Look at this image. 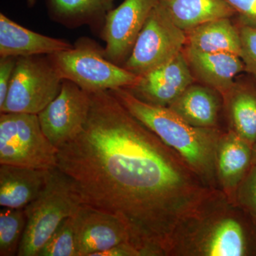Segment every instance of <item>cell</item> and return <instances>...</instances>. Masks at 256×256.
Wrapping results in <instances>:
<instances>
[{
    "label": "cell",
    "mask_w": 256,
    "mask_h": 256,
    "mask_svg": "<svg viewBox=\"0 0 256 256\" xmlns=\"http://www.w3.org/2000/svg\"><path fill=\"white\" fill-rule=\"evenodd\" d=\"M0 164L52 170L58 166V148L42 130L38 114H0Z\"/></svg>",
    "instance_id": "8992f818"
},
{
    "label": "cell",
    "mask_w": 256,
    "mask_h": 256,
    "mask_svg": "<svg viewBox=\"0 0 256 256\" xmlns=\"http://www.w3.org/2000/svg\"><path fill=\"white\" fill-rule=\"evenodd\" d=\"M252 146L230 130L218 140L216 171L218 190L234 203L236 192L252 166Z\"/></svg>",
    "instance_id": "4fadbf2b"
},
{
    "label": "cell",
    "mask_w": 256,
    "mask_h": 256,
    "mask_svg": "<svg viewBox=\"0 0 256 256\" xmlns=\"http://www.w3.org/2000/svg\"><path fill=\"white\" fill-rule=\"evenodd\" d=\"M185 44V32L172 21L158 2L122 66L142 76L173 60L182 52Z\"/></svg>",
    "instance_id": "ba28073f"
},
{
    "label": "cell",
    "mask_w": 256,
    "mask_h": 256,
    "mask_svg": "<svg viewBox=\"0 0 256 256\" xmlns=\"http://www.w3.org/2000/svg\"><path fill=\"white\" fill-rule=\"evenodd\" d=\"M63 80L48 55L18 57L0 114H38L60 94Z\"/></svg>",
    "instance_id": "52a82bcc"
},
{
    "label": "cell",
    "mask_w": 256,
    "mask_h": 256,
    "mask_svg": "<svg viewBox=\"0 0 256 256\" xmlns=\"http://www.w3.org/2000/svg\"><path fill=\"white\" fill-rule=\"evenodd\" d=\"M252 164H256V142L252 146Z\"/></svg>",
    "instance_id": "f1b7e54d"
},
{
    "label": "cell",
    "mask_w": 256,
    "mask_h": 256,
    "mask_svg": "<svg viewBox=\"0 0 256 256\" xmlns=\"http://www.w3.org/2000/svg\"><path fill=\"white\" fill-rule=\"evenodd\" d=\"M78 256H94L129 242L127 230L116 216L82 204L73 215Z\"/></svg>",
    "instance_id": "8fae6325"
},
{
    "label": "cell",
    "mask_w": 256,
    "mask_h": 256,
    "mask_svg": "<svg viewBox=\"0 0 256 256\" xmlns=\"http://www.w3.org/2000/svg\"><path fill=\"white\" fill-rule=\"evenodd\" d=\"M222 95L227 130L254 146L256 142V92L235 82Z\"/></svg>",
    "instance_id": "ffe728a7"
},
{
    "label": "cell",
    "mask_w": 256,
    "mask_h": 256,
    "mask_svg": "<svg viewBox=\"0 0 256 256\" xmlns=\"http://www.w3.org/2000/svg\"><path fill=\"white\" fill-rule=\"evenodd\" d=\"M48 56L63 80L88 92L129 88L140 77L111 62L104 48L86 37L79 38L72 48Z\"/></svg>",
    "instance_id": "5b68a950"
},
{
    "label": "cell",
    "mask_w": 256,
    "mask_h": 256,
    "mask_svg": "<svg viewBox=\"0 0 256 256\" xmlns=\"http://www.w3.org/2000/svg\"><path fill=\"white\" fill-rule=\"evenodd\" d=\"M110 92L133 116L178 152L207 186L218 190L216 156L223 130L192 126L169 108L148 104L124 88Z\"/></svg>",
    "instance_id": "3957f363"
},
{
    "label": "cell",
    "mask_w": 256,
    "mask_h": 256,
    "mask_svg": "<svg viewBox=\"0 0 256 256\" xmlns=\"http://www.w3.org/2000/svg\"><path fill=\"white\" fill-rule=\"evenodd\" d=\"M168 108L194 127L220 128L223 97L207 86L194 82Z\"/></svg>",
    "instance_id": "2e32d148"
},
{
    "label": "cell",
    "mask_w": 256,
    "mask_h": 256,
    "mask_svg": "<svg viewBox=\"0 0 256 256\" xmlns=\"http://www.w3.org/2000/svg\"><path fill=\"white\" fill-rule=\"evenodd\" d=\"M82 204L70 178L58 168L52 170L40 196L24 208L26 224L18 256H38L60 223Z\"/></svg>",
    "instance_id": "277c9868"
},
{
    "label": "cell",
    "mask_w": 256,
    "mask_h": 256,
    "mask_svg": "<svg viewBox=\"0 0 256 256\" xmlns=\"http://www.w3.org/2000/svg\"><path fill=\"white\" fill-rule=\"evenodd\" d=\"M230 18L212 20L185 32L184 47L203 53H228L240 57V34Z\"/></svg>",
    "instance_id": "d6986e66"
},
{
    "label": "cell",
    "mask_w": 256,
    "mask_h": 256,
    "mask_svg": "<svg viewBox=\"0 0 256 256\" xmlns=\"http://www.w3.org/2000/svg\"><path fill=\"white\" fill-rule=\"evenodd\" d=\"M26 1H28V6H34L35 2H36V0H26Z\"/></svg>",
    "instance_id": "f546056e"
},
{
    "label": "cell",
    "mask_w": 256,
    "mask_h": 256,
    "mask_svg": "<svg viewBox=\"0 0 256 256\" xmlns=\"http://www.w3.org/2000/svg\"><path fill=\"white\" fill-rule=\"evenodd\" d=\"M234 203L246 213L256 224V164H252L239 185Z\"/></svg>",
    "instance_id": "cb8c5ba5"
},
{
    "label": "cell",
    "mask_w": 256,
    "mask_h": 256,
    "mask_svg": "<svg viewBox=\"0 0 256 256\" xmlns=\"http://www.w3.org/2000/svg\"><path fill=\"white\" fill-rule=\"evenodd\" d=\"M194 82L182 50L168 63L140 77L136 85L127 89L148 104L169 107Z\"/></svg>",
    "instance_id": "7c38bea8"
},
{
    "label": "cell",
    "mask_w": 256,
    "mask_h": 256,
    "mask_svg": "<svg viewBox=\"0 0 256 256\" xmlns=\"http://www.w3.org/2000/svg\"><path fill=\"white\" fill-rule=\"evenodd\" d=\"M16 60V57H0V108L6 100Z\"/></svg>",
    "instance_id": "484cf974"
},
{
    "label": "cell",
    "mask_w": 256,
    "mask_h": 256,
    "mask_svg": "<svg viewBox=\"0 0 256 256\" xmlns=\"http://www.w3.org/2000/svg\"><path fill=\"white\" fill-rule=\"evenodd\" d=\"M225 1L235 10L240 24L256 26V0Z\"/></svg>",
    "instance_id": "4316f807"
},
{
    "label": "cell",
    "mask_w": 256,
    "mask_h": 256,
    "mask_svg": "<svg viewBox=\"0 0 256 256\" xmlns=\"http://www.w3.org/2000/svg\"><path fill=\"white\" fill-rule=\"evenodd\" d=\"M158 0H124L108 13L101 28L106 56L118 65L128 60Z\"/></svg>",
    "instance_id": "30bf717a"
},
{
    "label": "cell",
    "mask_w": 256,
    "mask_h": 256,
    "mask_svg": "<svg viewBox=\"0 0 256 256\" xmlns=\"http://www.w3.org/2000/svg\"><path fill=\"white\" fill-rule=\"evenodd\" d=\"M90 94L86 122L58 148L57 168L82 204L122 224L141 256H169L175 234L218 190L110 90Z\"/></svg>",
    "instance_id": "6da1fadb"
},
{
    "label": "cell",
    "mask_w": 256,
    "mask_h": 256,
    "mask_svg": "<svg viewBox=\"0 0 256 256\" xmlns=\"http://www.w3.org/2000/svg\"><path fill=\"white\" fill-rule=\"evenodd\" d=\"M256 224L220 191L175 234L169 256H246L255 252Z\"/></svg>",
    "instance_id": "7a4b0ae2"
},
{
    "label": "cell",
    "mask_w": 256,
    "mask_h": 256,
    "mask_svg": "<svg viewBox=\"0 0 256 256\" xmlns=\"http://www.w3.org/2000/svg\"><path fill=\"white\" fill-rule=\"evenodd\" d=\"M172 21L185 32L223 18H232L235 10L225 0H158Z\"/></svg>",
    "instance_id": "ac0fdd59"
},
{
    "label": "cell",
    "mask_w": 256,
    "mask_h": 256,
    "mask_svg": "<svg viewBox=\"0 0 256 256\" xmlns=\"http://www.w3.org/2000/svg\"><path fill=\"white\" fill-rule=\"evenodd\" d=\"M73 46L68 41L37 33L0 14V57L50 55Z\"/></svg>",
    "instance_id": "5bb4252c"
},
{
    "label": "cell",
    "mask_w": 256,
    "mask_h": 256,
    "mask_svg": "<svg viewBox=\"0 0 256 256\" xmlns=\"http://www.w3.org/2000/svg\"><path fill=\"white\" fill-rule=\"evenodd\" d=\"M26 224L24 208L1 207L0 210V256H18Z\"/></svg>",
    "instance_id": "7402d4cb"
},
{
    "label": "cell",
    "mask_w": 256,
    "mask_h": 256,
    "mask_svg": "<svg viewBox=\"0 0 256 256\" xmlns=\"http://www.w3.org/2000/svg\"><path fill=\"white\" fill-rule=\"evenodd\" d=\"M90 92L64 80L60 94L38 114L45 136L56 148L73 140L84 129L88 118Z\"/></svg>",
    "instance_id": "9c48e42d"
},
{
    "label": "cell",
    "mask_w": 256,
    "mask_h": 256,
    "mask_svg": "<svg viewBox=\"0 0 256 256\" xmlns=\"http://www.w3.org/2000/svg\"><path fill=\"white\" fill-rule=\"evenodd\" d=\"M50 171L0 164V206L24 208L43 191Z\"/></svg>",
    "instance_id": "e0dca14e"
},
{
    "label": "cell",
    "mask_w": 256,
    "mask_h": 256,
    "mask_svg": "<svg viewBox=\"0 0 256 256\" xmlns=\"http://www.w3.org/2000/svg\"><path fill=\"white\" fill-rule=\"evenodd\" d=\"M116 0H47L52 20L66 28H102Z\"/></svg>",
    "instance_id": "44dd1931"
},
{
    "label": "cell",
    "mask_w": 256,
    "mask_h": 256,
    "mask_svg": "<svg viewBox=\"0 0 256 256\" xmlns=\"http://www.w3.org/2000/svg\"><path fill=\"white\" fill-rule=\"evenodd\" d=\"M38 256H78L73 216L60 223Z\"/></svg>",
    "instance_id": "603a6c76"
},
{
    "label": "cell",
    "mask_w": 256,
    "mask_h": 256,
    "mask_svg": "<svg viewBox=\"0 0 256 256\" xmlns=\"http://www.w3.org/2000/svg\"><path fill=\"white\" fill-rule=\"evenodd\" d=\"M240 37V58L246 70L256 78V26L242 24L238 26Z\"/></svg>",
    "instance_id": "d4e9b609"
},
{
    "label": "cell",
    "mask_w": 256,
    "mask_h": 256,
    "mask_svg": "<svg viewBox=\"0 0 256 256\" xmlns=\"http://www.w3.org/2000/svg\"><path fill=\"white\" fill-rule=\"evenodd\" d=\"M94 256H141V254L132 244L124 242L108 250L97 252Z\"/></svg>",
    "instance_id": "83f0119b"
},
{
    "label": "cell",
    "mask_w": 256,
    "mask_h": 256,
    "mask_svg": "<svg viewBox=\"0 0 256 256\" xmlns=\"http://www.w3.org/2000/svg\"><path fill=\"white\" fill-rule=\"evenodd\" d=\"M195 80L220 94L228 90L238 74L246 70L242 58L228 53H203L184 47L183 50Z\"/></svg>",
    "instance_id": "9a60e30c"
}]
</instances>
